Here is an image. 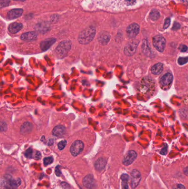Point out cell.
<instances>
[{"instance_id":"obj_5","label":"cell","mask_w":188,"mask_h":189,"mask_svg":"<svg viewBox=\"0 0 188 189\" xmlns=\"http://www.w3.org/2000/svg\"><path fill=\"white\" fill-rule=\"evenodd\" d=\"M153 45L154 48L159 52L164 51L166 46V39L161 35H157L152 39Z\"/></svg>"},{"instance_id":"obj_34","label":"cell","mask_w":188,"mask_h":189,"mask_svg":"<svg viewBox=\"0 0 188 189\" xmlns=\"http://www.w3.org/2000/svg\"><path fill=\"white\" fill-rule=\"evenodd\" d=\"M187 49H188V47L185 46V45H184V46H182V48L181 49V51H182V52H185V51H187Z\"/></svg>"},{"instance_id":"obj_19","label":"cell","mask_w":188,"mask_h":189,"mask_svg":"<svg viewBox=\"0 0 188 189\" xmlns=\"http://www.w3.org/2000/svg\"><path fill=\"white\" fill-rule=\"evenodd\" d=\"M163 70V65L162 63H157L152 66L151 72L154 75H159Z\"/></svg>"},{"instance_id":"obj_11","label":"cell","mask_w":188,"mask_h":189,"mask_svg":"<svg viewBox=\"0 0 188 189\" xmlns=\"http://www.w3.org/2000/svg\"><path fill=\"white\" fill-rule=\"evenodd\" d=\"M83 184L88 189H93L95 186V182L93 176L91 174L86 175L83 180Z\"/></svg>"},{"instance_id":"obj_6","label":"cell","mask_w":188,"mask_h":189,"mask_svg":"<svg viewBox=\"0 0 188 189\" xmlns=\"http://www.w3.org/2000/svg\"><path fill=\"white\" fill-rule=\"evenodd\" d=\"M84 144L82 141H76L73 143L70 147V152L73 156H77L81 153L83 149Z\"/></svg>"},{"instance_id":"obj_23","label":"cell","mask_w":188,"mask_h":189,"mask_svg":"<svg viewBox=\"0 0 188 189\" xmlns=\"http://www.w3.org/2000/svg\"><path fill=\"white\" fill-rule=\"evenodd\" d=\"M31 129V124L29 122H26L21 127V132L23 133H27Z\"/></svg>"},{"instance_id":"obj_10","label":"cell","mask_w":188,"mask_h":189,"mask_svg":"<svg viewBox=\"0 0 188 189\" xmlns=\"http://www.w3.org/2000/svg\"><path fill=\"white\" fill-rule=\"evenodd\" d=\"M131 187L136 188L140 183L141 180V174L137 170H134L131 172Z\"/></svg>"},{"instance_id":"obj_9","label":"cell","mask_w":188,"mask_h":189,"mask_svg":"<svg viewBox=\"0 0 188 189\" xmlns=\"http://www.w3.org/2000/svg\"><path fill=\"white\" fill-rule=\"evenodd\" d=\"M137 157V153L134 150L128 152L123 159V164L125 165H130Z\"/></svg>"},{"instance_id":"obj_1","label":"cell","mask_w":188,"mask_h":189,"mask_svg":"<svg viewBox=\"0 0 188 189\" xmlns=\"http://www.w3.org/2000/svg\"><path fill=\"white\" fill-rule=\"evenodd\" d=\"M97 7L110 11L131 9L141 4L143 0H92Z\"/></svg>"},{"instance_id":"obj_29","label":"cell","mask_w":188,"mask_h":189,"mask_svg":"<svg viewBox=\"0 0 188 189\" xmlns=\"http://www.w3.org/2000/svg\"><path fill=\"white\" fill-rule=\"evenodd\" d=\"M10 3V0H1V8L7 7Z\"/></svg>"},{"instance_id":"obj_27","label":"cell","mask_w":188,"mask_h":189,"mask_svg":"<svg viewBox=\"0 0 188 189\" xmlns=\"http://www.w3.org/2000/svg\"><path fill=\"white\" fill-rule=\"evenodd\" d=\"M24 155L27 158H31L33 157V150L31 148H29L28 150H26Z\"/></svg>"},{"instance_id":"obj_35","label":"cell","mask_w":188,"mask_h":189,"mask_svg":"<svg viewBox=\"0 0 188 189\" xmlns=\"http://www.w3.org/2000/svg\"><path fill=\"white\" fill-rule=\"evenodd\" d=\"M176 189H186V188L183 185L179 184L176 187Z\"/></svg>"},{"instance_id":"obj_37","label":"cell","mask_w":188,"mask_h":189,"mask_svg":"<svg viewBox=\"0 0 188 189\" xmlns=\"http://www.w3.org/2000/svg\"><path fill=\"white\" fill-rule=\"evenodd\" d=\"M15 1H24L26 0H15Z\"/></svg>"},{"instance_id":"obj_26","label":"cell","mask_w":188,"mask_h":189,"mask_svg":"<svg viewBox=\"0 0 188 189\" xmlns=\"http://www.w3.org/2000/svg\"><path fill=\"white\" fill-rule=\"evenodd\" d=\"M53 162V158L52 157H47L44 158V164L46 166V165L50 164Z\"/></svg>"},{"instance_id":"obj_30","label":"cell","mask_w":188,"mask_h":189,"mask_svg":"<svg viewBox=\"0 0 188 189\" xmlns=\"http://www.w3.org/2000/svg\"><path fill=\"white\" fill-rule=\"evenodd\" d=\"M170 21H171V20H170V18H167L164 24V29H166L168 27H169V25H170V23H171Z\"/></svg>"},{"instance_id":"obj_16","label":"cell","mask_w":188,"mask_h":189,"mask_svg":"<svg viewBox=\"0 0 188 189\" xmlns=\"http://www.w3.org/2000/svg\"><path fill=\"white\" fill-rule=\"evenodd\" d=\"M110 39V35L109 34L108 32H101L98 36V41L100 43L103 45H106L108 43Z\"/></svg>"},{"instance_id":"obj_38","label":"cell","mask_w":188,"mask_h":189,"mask_svg":"<svg viewBox=\"0 0 188 189\" xmlns=\"http://www.w3.org/2000/svg\"><path fill=\"white\" fill-rule=\"evenodd\" d=\"M182 1H183V0H182Z\"/></svg>"},{"instance_id":"obj_22","label":"cell","mask_w":188,"mask_h":189,"mask_svg":"<svg viewBox=\"0 0 188 189\" xmlns=\"http://www.w3.org/2000/svg\"><path fill=\"white\" fill-rule=\"evenodd\" d=\"M121 179L122 180V188H123V189H129L128 182L129 177L128 175H122Z\"/></svg>"},{"instance_id":"obj_3","label":"cell","mask_w":188,"mask_h":189,"mask_svg":"<svg viewBox=\"0 0 188 189\" xmlns=\"http://www.w3.org/2000/svg\"><path fill=\"white\" fill-rule=\"evenodd\" d=\"M96 35V29L92 26L88 27L82 31L78 38L79 43L82 44H87L89 43L94 38Z\"/></svg>"},{"instance_id":"obj_14","label":"cell","mask_w":188,"mask_h":189,"mask_svg":"<svg viewBox=\"0 0 188 189\" xmlns=\"http://www.w3.org/2000/svg\"><path fill=\"white\" fill-rule=\"evenodd\" d=\"M37 36L38 35L35 32H28L22 34L21 38L25 41H32L36 39Z\"/></svg>"},{"instance_id":"obj_33","label":"cell","mask_w":188,"mask_h":189,"mask_svg":"<svg viewBox=\"0 0 188 189\" xmlns=\"http://www.w3.org/2000/svg\"><path fill=\"white\" fill-rule=\"evenodd\" d=\"M55 173L57 176H60L61 175L60 171V170H59V167H56Z\"/></svg>"},{"instance_id":"obj_25","label":"cell","mask_w":188,"mask_h":189,"mask_svg":"<svg viewBox=\"0 0 188 189\" xmlns=\"http://www.w3.org/2000/svg\"><path fill=\"white\" fill-rule=\"evenodd\" d=\"M188 57H181L178 59V61L179 64L181 65L188 63Z\"/></svg>"},{"instance_id":"obj_4","label":"cell","mask_w":188,"mask_h":189,"mask_svg":"<svg viewBox=\"0 0 188 189\" xmlns=\"http://www.w3.org/2000/svg\"><path fill=\"white\" fill-rule=\"evenodd\" d=\"M71 48V42L67 40L61 42L56 49V54L58 58H63L65 57L70 51Z\"/></svg>"},{"instance_id":"obj_15","label":"cell","mask_w":188,"mask_h":189,"mask_svg":"<svg viewBox=\"0 0 188 189\" xmlns=\"http://www.w3.org/2000/svg\"><path fill=\"white\" fill-rule=\"evenodd\" d=\"M55 41L56 39L53 38L46 39V40L44 41L40 44V48L41 50L43 51L48 50L53 44L55 43Z\"/></svg>"},{"instance_id":"obj_17","label":"cell","mask_w":188,"mask_h":189,"mask_svg":"<svg viewBox=\"0 0 188 189\" xmlns=\"http://www.w3.org/2000/svg\"><path fill=\"white\" fill-rule=\"evenodd\" d=\"M22 28H23V25L22 23L15 22L10 24L8 27V30L10 33L15 34L17 33L19 31H21L22 29Z\"/></svg>"},{"instance_id":"obj_24","label":"cell","mask_w":188,"mask_h":189,"mask_svg":"<svg viewBox=\"0 0 188 189\" xmlns=\"http://www.w3.org/2000/svg\"><path fill=\"white\" fill-rule=\"evenodd\" d=\"M159 17H160V13L157 10L153 9V10H152V11L150 13V18L152 21H156L159 18Z\"/></svg>"},{"instance_id":"obj_18","label":"cell","mask_w":188,"mask_h":189,"mask_svg":"<svg viewBox=\"0 0 188 189\" xmlns=\"http://www.w3.org/2000/svg\"><path fill=\"white\" fill-rule=\"evenodd\" d=\"M65 127L64 126L59 125V126H56L53 129V134L54 136L56 137H61L65 134Z\"/></svg>"},{"instance_id":"obj_32","label":"cell","mask_w":188,"mask_h":189,"mask_svg":"<svg viewBox=\"0 0 188 189\" xmlns=\"http://www.w3.org/2000/svg\"><path fill=\"white\" fill-rule=\"evenodd\" d=\"M180 28V25L178 23H176V22L174 24L173 27V29H174V30H177V29H178L179 28Z\"/></svg>"},{"instance_id":"obj_12","label":"cell","mask_w":188,"mask_h":189,"mask_svg":"<svg viewBox=\"0 0 188 189\" xmlns=\"http://www.w3.org/2000/svg\"><path fill=\"white\" fill-rule=\"evenodd\" d=\"M173 75L171 73H167L162 77L161 79V84L162 86L167 87L171 84L173 81Z\"/></svg>"},{"instance_id":"obj_7","label":"cell","mask_w":188,"mask_h":189,"mask_svg":"<svg viewBox=\"0 0 188 189\" xmlns=\"http://www.w3.org/2000/svg\"><path fill=\"white\" fill-rule=\"evenodd\" d=\"M140 32V26L137 23H133L128 26L126 29V33L128 37L134 38L139 34Z\"/></svg>"},{"instance_id":"obj_2","label":"cell","mask_w":188,"mask_h":189,"mask_svg":"<svg viewBox=\"0 0 188 189\" xmlns=\"http://www.w3.org/2000/svg\"><path fill=\"white\" fill-rule=\"evenodd\" d=\"M21 183V179H13L10 175L6 174L1 180V189H17Z\"/></svg>"},{"instance_id":"obj_8","label":"cell","mask_w":188,"mask_h":189,"mask_svg":"<svg viewBox=\"0 0 188 189\" xmlns=\"http://www.w3.org/2000/svg\"><path fill=\"white\" fill-rule=\"evenodd\" d=\"M138 41H131L126 46L124 49V53L126 56H132L136 53L138 47Z\"/></svg>"},{"instance_id":"obj_31","label":"cell","mask_w":188,"mask_h":189,"mask_svg":"<svg viewBox=\"0 0 188 189\" xmlns=\"http://www.w3.org/2000/svg\"><path fill=\"white\" fill-rule=\"evenodd\" d=\"M167 152V146H166L162 149L161 153L163 155H165V154H166Z\"/></svg>"},{"instance_id":"obj_36","label":"cell","mask_w":188,"mask_h":189,"mask_svg":"<svg viewBox=\"0 0 188 189\" xmlns=\"http://www.w3.org/2000/svg\"><path fill=\"white\" fill-rule=\"evenodd\" d=\"M40 157H41L40 153H39L38 152H36V155H35V158L37 159H39Z\"/></svg>"},{"instance_id":"obj_13","label":"cell","mask_w":188,"mask_h":189,"mask_svg":"<svg viewBox=\"0 0 188 189\" xmlns=\"http://www.w3.org/2000/svg\"><path fill=\"white\" fill-rule=\"evenodd\" d=\"M23 12V10L21 8L11 10L8 13L7 17L10 20H15L20 17L22 15Z\"/></svg>"},{"instance_id":"obj_21","label":"cell","mask_w":188,"mask_h":189,"mask_svg":"<svg viewBox=\"0 0 188 189\" xmlns=\"http://www.w3.org/2000/svg\"><path fill=\"white\" fill-rule=\"evenodd\" d=\"M152 81L151 80H149L148 78L147 79V80L144 79L142 81L141 87L143 92H147V88L148 90H150V89L152 88V86H153V83Z\"/></svg>"},{"instance_id":"obj_20","label":"cell","mask_w":188,"mask_h":189,"mask_svg":"<svg viewBox=\"0 0 188 189\" xmlns=\"http://www.w3.org/2000/svg\"><path fill=\"white\" fill-rule=\"evenodd\" d=\"M106 160L104 158H99L95 162V167L97 170L101 171L106 165Z\"/></svg>"},{"instance_id":"obj_28","label":"cell","mask_w":188,"mask_h":189,"mask_svg":"<svg viewBox=\"0 0 188 189\" xmlns=\"http://www.w3.org/2000/svg\"><path fill=\"white\" fill-rule=\"evenodd\" d=\"M67 142L66 141H62L60 142L58 144V148L59 150H63L65 147Z\"/></svg>"}]
</instances>
